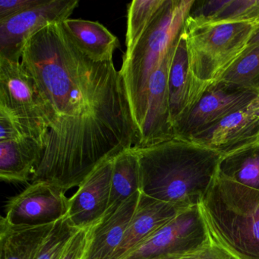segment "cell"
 Masks as SVG:
<instances>
[{
    "label": "cell",
    "mask_w": 259,
    "mask_h": 259,
    "mask_svg": "<svg viewBox=\"0 0 259 259\" xmlns=\"http://www.w3.org/2000/svg\"><path fill=\"white\" fill-rule=\"evenodd\" d=\"M21 63L50 120L32 183H51L66 192L103 162L136 146L139 131L119 70L113 60H91L62 23L31 36Z\"/></svg>",
    "instance_id": "cell-1"
},
{
    "label": "cell",
    "mask_w": 259,
    "mask_h": 259,
    "mask_svg": "<svg viewBox=\"0 0 259 259\" xmlns=\"http://www.w3.org/2000/svg\"><path fill=\"white\" fill-rule=\"evenodd\" d=\"M135 149L141 192L184 209L202 203L218 177L222 157L214 150L177 138Z\"/></svg>",
    "instance_id": "cell-2"
},
{
    "label": "cell",
    "mask_w": 259,
    "mask_h": 259,
    "mask_svg": "<svg viewBox=\"0 0 259 259\" xmlns=\"http://www.w3.org/2000/svg\"><path fill=\"white\" fill-rule=\"evenodd\" d=\"M200 207L215 243L235 259H259V190L217 177Z\"/></svg>",
    "instance_id": "cell-3"
},
{
    "label": "cell",
    "mask_w": 259,
    "mask_h": 259,
    "mask_svg": "<svg viewBox=\"0 0 259 259\" xmlns=\"http://www.w3.org/2000/svg\"><path fill=\"white\" fill-rule=\"evenodd\" d=\"M194 1L165 0L134 46L124 54L119 72L125 83L139 136L146 116L150 78L184 29Z\"/></svg>",
    "instance_id": "cell-4"
},
{
    "label": "cell",
    "mask_w": 259,
    "mask_h": 259,
    "mask_svg": "<svg viewBox=\"0 0 259 259\" xmlns=\"http://www.w3.org/2000/svg\"><path fill=\"white\" fill-rule=\"evenodd\" d=\"M259 21L187 25L185 35L197 101L241 57Z\"/></svg>",
    "instance_id": "cell-5"
},
{
    "label": "cell",
    "mask_w": 259,
    "mask_h": 259,
    "mask_svg": "<svg viewBox=\"0 0 259 259\" xmlns=\"http://www.w3.org/2000/svg\"><path fill=\"white\" fill-rule=\"evenodd\" d=\"M0 108L8 112L27 136L45 148L50 128L48 110L21 62L0 58Z\"/></svg>",
    "instance_id": "cell-6"
},
{
    "label": "cell",
    "mask_w": 259,
    "mask_h": 259,
    "mask_svg": "<svg viewBox=\"0 0 259 259\" xmlns=\"http://www.w3.org/2000/svg\"><path fill=\"white\" fill-rule=\"evenodd\" d=\"M213 242L199 206L180 212L122 259H180Z\"/></svg>",
    "instance_id": "cell-7"
},
{
    "label": "cell",
    "mask_w": 259,
    "mask_h": 259,
    "mask_svg": "<svg viewBox=\"0 0 259 259\" xmlns=\"http://www.w3.org/2000/svg\"><path fill=\"white\" fill-rule=\"evenodd\" d=\"M258 95L259 92L254 89L223 81L215 82L176 124L174 136L177 139H189L245 107Z\"/></svg>",
    "instance_id": "cell-8"
},
{
    "label": "cell",
    "mask_w": 259,
    "mask_h": 259,
    "mask_svg": "<svg viewBox=\"0 0 259 259\" xmlns=\"http://www.w3.org/2000/svg\"><path fill=\"white\" fill-rule=\"evenodd\" d=\"M78 4V0H45L40 5L0 21V58L21 62L27 40L48 25L69 19Z\"/></svg>",
    "instance_id": "cell-9"
},
{
    "label": "cell",
    "mask_w": 259,
    "mask_h": 259,
    "mask_svg": "<svg viewBox=\"0 0 259 259\" xmlns=\"http://www.w3.org/2000/svg\"><path fill=\"white\" fill-rule=\"evenodd\" d=\"M51 183H32L10 198L6 206V221L14 227H33L57 223L67 216L69 198Z\"/></svg>",
    "instance_id": "cell-10"
},
{
    "label": "cell",
    "mask_w": 259,
    "mask_h": 259,
    "mask_svg": "<svg viewBox=\"0 0 259 259\" xmlns=\"http://www.w3.org/2000/svg\"><path fill=\"white\" fill-rule=\"evenodd\" d=\"M186 140L223 155L259 142V95L247 105Z\"/></svg>",
    "instance_id": "cell-11"
},
{
    "label": "cell",
    "mask_w": 259,
    "mask_h": 259,
    "mask_svg": "<svg viewBox=\"0 0 259 259\" xmlns=\"http://www.w3.org/2000/svg\"><path fill=\"white\" fill-rule=\"evenodd\" d=\"M180 35L171 45L150 78L146 116L135 148L152 146L175 138L169 116L168 79L171 62Z\"/></svg>",
    "instance_id": "cell-12"
},
{
    "label": "cell",
    "mask_w": 259,
    "mask_h": 259,
    "mask_svg": "<svg viewBox=\"0 0 259 259\" xmlns=\"http://www.w3.org/2000/svg\"><path fill=\"white\" fill-rule=\"evenodd\" d=\"M114 158L97 166L69 198L68 217L77 228L92 227L108 210Z\"/></svg>",
    "instance_id": "cell-13"
},
{
    "label": "cell",
    "mask_w": 259,
    "mask_h": 259,
    "mask_svg": "<svg viewBox=\"0 0 259 259\" xmlns=\"http://www.w3.org/2000/svg\"><path fill=\"white\" fill-rule=\"evenodd\" d=\"M141 192L120 204L110 206L104 216L91 227L84 259H113L139 204Z\"/></svg>",
    "instance_id": "cell-14"
},
{
    "label": "cell",
    "mask_w": 259,
    "mask_h": 259,
    "mask_svg": "<svg viewBox=\"0 0 259 259\" xmlns=\"http://www.w3.org/2000/svg\"><path fill=\"white\" fill-rule=\"evenodd\" d=\"M183 210L185 209L154 199L141 192L133 219L113 259L123 258L130 251L149 239Z\"/></svg>",
    "instance_id": "cell-15"
},
{
    "label": "cell",
    "mask_w": 259,
    "mask_h": 259,
    "mask_svg": "<svg viewBox=\"0 0 259 259\" xmlns=\"http://www.w3.org/2000/svg\"><path fill=\"white\" fill-rule=\"evenodd\" d=\"M168 96L170 122L174 128L176 124L197 102L184 29L179 39L169 68Z\"/></svg>",
    "instance_id": "cell-16"
},
{
    "label": "cell",
    "mask_w": 259,
    "mask_h": 259,
    "mask_svg": "<svg viewBox=\"0 0 259 259\" xmlns=\"http://www.w3.org/2000/svg\"><path fill=\"white\" fill-rule=\"evenodd\" d=\"M44 151L45 146L31 137L0 142V179L10 183L31 180Z\"/></svg>",
    "instance_id": "cell-17"
},
{
    "label": "cell",
    "mask_w": 259,
    "mask_h": 259,
    "mask_svg": "<svg viewBox=\"0 0 259 259\" xmlns=\"http://www.w3.org/2000/svg\"><path fill=\"white\" fill-rule=\"evenodd\" d=\"M259 21V0L194 1L187 25Z\"/></svg>",
    "instance_id": "cell-18"
},
{
    "label": "cell",
    "mask_w": 259,
    "mask_h": 259,
    "mask_svg": "<svg viewBox=\"0 0 259 259\" xmlns=\"http://www.w3.org/2000/svg\"><path fill=\"white\" fill-rule=\"evenodd\" d=\"M62 25L81 51L95 62L113 60L119 47L117 37L98 22L80 19H68Z\"/></svg>",
    "instance_id": "cell-19"
},
{
    "label": "cell",
    "mask_w": 259,
    "mask_h": 259,
    "mask_svg": "<svg viewBox=\"0 0 259 259\" xmlns=\"http://www.w3.org/2000/svg\"><path fill=\"white\" fill-rule=\"evenodd\" d=\"M55 224L40 227H14L2 217L0 221V258L35 259Z\"/></svg>",
    "instance_id": "cell-20"
},
{
    "label": "cell",
    "mask_w": 259,
    "mask_h": 259,
    "mask_svg": "<svg viewBox=\"0 0 259 259\" xmlns=\"http://www.w3.org/2000/svg\"><path fill=\"white\" fill-rule=\"evenodd\" d=\"M218 177L259 190V142L223 155Z\"/></svg>",
    "instance_id": "cell-21"
},
{
    "label": "cell",
    "mask_w": 259,
    "mask_h": 259,
    "mask_svg": "<svg viewBox=\"0 0 259 259\" xmlns=\"http://www.w3.org/2000/svg\"><path fill=\"white\" fill-rule=\"evenodd\" d=\"M141 192L139 157L134 148L118 154L113 161L110 206L120 204Z\"/></svg>",
    "instance_id": "cell-22"
},
{
    "label": "cell",
    "mask_w": 259,
    "mask_h": 259,
    "mask_svg": "<svg viewBox=\"0 0 259 259\" xmlns=\"http://www.w3.org/2000/svg\"><path fill=\"white\" fill-rule=\"evenodd\" d=\"M218 81L254 89L259 92V45L245 50Z\"/></svg>",
    "instance_id": "cell-23"
},
{
    "label": "cell",
    "mask_w": 259,
    "mask_h": 259,
    "mask_svg": "<svg viewBox=\"0 0 259 259\" xmlns=\"http://www.w3.org/2000/svg\"><path fill=\"white\" fill-rule=\"evenodd\" d=\"M165 0H134L127 7L125 47L131 49L157 15Z\"/></svg>",
    "instance_id": "cell-24"
},
{
    "label": "cell",
    "mask_w": 259,
    "mask_h": 259,
    "mask_svg": "<svg viewBox=\"0 0 259 259\" xmlns=\"http://www.w3.org/2000/svg\"><path fill=\"white\" fill-rule=\"evenodd\" d=\"M80 229L71 223L69 217L57 221L44 242L35 259H60L71 238Z\"/></svg>",
    "instance_id": "cell-25"
},
{
    "label": "cell",
    "mask_w": 259,
    "mask_h": 259,
    "mask_svg": "<svg viewBox=\"0 0 259 259\" xmlns=\"http://www.w3.org/2000/svg\"><path fill=\"white\" fill-rule=\"evenodd\" d=\"M91 227L80 229L73 235L60 259L84 258L90 238Z\"/></svg>",
    "instance_id": "cell-26"
},
{
    "label": "cell",
    "mask_w": 259,
    "mask_h": 259,
    "mask_svg": "<svg viewBox=\"0 0 259 259\" xmlns=\"http://www.w3.org/2000/svg\"><path fill=\"white\" fill-rule=\"evenodd\" d=\"M24 137L29 136L25 134L8 112L0 108V142L16 140Z\"/></svg>",
    "instance_id": "cell-27"
},
{
    "label": "cell",
    "mask_w": 259,
    "mask_h": 259,
    "mask_svg": "<svg viewBox=\"0 0 259 259\" xmlns=\"http://www.w3.org/2000/svg\"><path fill=\"white\" fill-rule=\"evenodd\" d=\"M45 0H0V21L43 4Z\"/></svg>",
    "instance_id": "cell-28"
},
{
    "label": "cell",
    "mask_w": 259,
    "mask_h": 259,
    "mask_svg": "<svg viewBox=\"0 0 259 259\" xmlns=\"http://www.w3.org/2000/svg\"><path fill=\"white\" fill-rule=\"evenodd\" d=\"M180 259H235L214 242L198 248Z\"/></svg>",
    "instance_id": "cell-29"
},
{
    "label": "cell",
    "mask_w": 259,
    "mask_h": 259,
    "mask_svg": "<svg viewBox=\"0 0 259 259\" xmlns=\"http://www.w3.org/2000/svg\"><path fill=\"white\" fill-rule=\"evenodd\" d=\"M257 45H259V28L253 34L245 50L251 49V48H254Z\"/></svg>",
    "instance_id": "cell-30"
}]
</instances>
